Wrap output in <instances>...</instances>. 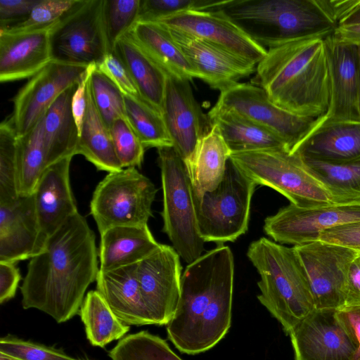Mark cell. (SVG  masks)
Instances as JSON below:
<instances>
[{
  "label": "cell",
  "mask_w": 360,
  "mask_h": 360,
  "mask_svg": "<svg viewBox=\"0 0 360 360\" xmlns=\"http://www.w3.org/2000/svg\"><path fill=\"white\" fill-rule=\"evenodd\" d=\"M95 234L78 212L30 259L20 287L23 309H36L57 323L79 314L84 294L99 271Z\"/></svg>",
  "instance_id": "obj_1"
},
{
  "label": "cell",
  "mask_w": 360,
  "mask_h": 360,
  "mask_svg": "<svg viewBox=\"0 0 360 360\" xmlns=\"http://www.w3.org/2000/svg\"><path fill=\"white\" fill-rule=\"evenodd\" d=\"M233 277V255L223 245L186 266L176 311L167 323L169 338L181 352H205L226 334L231 322Z\"/></svg>",
  "instance_id": "obj_2"
},
{
  "label": "cell",
  "mask_w": 360,
  "mask_h": 360,
  "mask_svg": "<svg viewBox=\"0 0 360 360\" xmlns=\"http://www.w3.org/2000/svg\"><path fill=\"white\" fill-rule=\"evenodd\" d=\"M250 83L292 113L316 119L325 116L330 78L323 39H298L267 49Z\"/></svg>",
  "instance_id": "obj_3"
},
{
  "label": "cell",
  "mask_w": 360,
  "mask_h": 360,
  "mask_svg": "<svg viewBox=\"0 0 360 360\" xmlns=\"http://www.w3.org/2000/svg\"><path fill=\"white\" fill-rule=\"evenodd\" d=\"M214 8L266 50L298 39H325L338 27L325 0H221Z\"/></svg>",
  "instance_id": "obj_4"
},
{
  "label": "cell",
  "mask_w": 360,
  "mask_h": 360,
  "mask_svg": "<svg viewBox=\"0 0 360 360\" xmlns=\"http://www.w3.org/2000/svg\"><path fill=\"white\" fill-rule=\"evenodd\" d=\"M247 256L256 268L260 303L286 333L315 309L304 268L294 248L265 237L250 243Z\"/></svg>",
  "instance_id": "obj_5"
},
{
  "label": "cell",
  "mask_w": 360,
  "mask_h": 360,
  "mask_svg": "<svg viewBox=\"0 0 360 360\" xmlns=\"http://www.w3.org/2000/svg\"><path fill=\"white\" fill-rule=\"evenodd\" d=\"M163 193L162 231L188 264L204 250L195 216L193 185L187 167L173 146L158 148Z\"/></svg>",
  "instance_id": "obj_6"
},
{
  "label": "cell",
  "mask_w": 360,
  "mask_h": 360,
  "mask_svg": "<svg viewBox=\"0 0 360 360\" xmlns=\"http://www.w3.org/2000/svg\"><path fill=\"white\" fill-rule=\"evenodd\" d=\"M256 186L229 158L218 186L200 198L193 194L198 231L205 242H233L246 233Z\"/></svg>",
  "instance_id": "obj_7"
},
{
  "label": "cell",
  "mask_w": 360,
  "mask_h": 360,
  "mask_svg": "<svg viewBox=\"0 0 360 360\" xmlns=\"http://www.w3.org/2000/svg\"><path fill=\"white\" fill-rule=\"evenodd\" d=\"M232 162L257 185L266 186L300 207L333 203L325 188L285 149H265L230 155Z\"/></svg>",
  "instance_id": "obj_8"
},
{
  "label": "cell",
  "mask_w": 360,
  "mask_h": 360,
  "mask_svg": "<svg viewBox=\"0 0 360 360\" xmlns=\"http://www.w3.org/2000/svg\"><path fill=\"white\" fill-rule=\"evenodd\" d=\"M157 192L136 167L108 173L96 187L90 202L99 233L116 226L148 224Z\"/></svg>",
  "instance_id": "obj_9"
},
{
  "label": "cell",
  "mask_w": 360,
  "mask_h": 360,
  "mask_svg": "<svg viewBox=\"0 0 360 360\" xmlns=\"http://www.w3.org/2000/svg\"><path fill=\"white\" fill-rule=\"evenodd\" d=\"M103 0H77L50 30L52 60L89 66L108 53L102 18Z\"/></svg>",
  "instance_id": "obj_10"
},
{
  "label": "cell",
  "mask_w": 360,
  "mask_h": 360,
  "mask_svg": "<svg viewBox=\"0 0 360 360\" xmlns=\"http://www.w3.org/2000/svg\"><path fill=\"white\" fill-rule=\"evenodd\" d=\"M216 105L233 109L280 137L292 153L319 124L321 117L292 113L273 103L252 83H237L221 91Z\"/></svg>",
  "instance_id": "obj_11"
},
{
  "label": "cell",
  "mask_w": 360,
  "mask_h": 360,
  "mask_svg": "<svg viewBox=\"0 0 360 360\" xmlns=\"http://www.w3.org/2000/svg\"><path fill=\"white\" fill-rule=\"evenodd\" d=\"M293 248L304 268L315 309L344 307L349 270L359 254L345 247L321 240Z\"/></svg>",
  "instance_id": "obj_12"
},
{
  "label": "cell",
  "mask_w": 360,
  "mask_h": 360,
  "mask_svg": "<svg viewBox=\"0 0 360 360\" xmlns=\"http://www.w3.org/2000/svg\"><path fill=\"white\" fill-rule=\"evenodd\" d=\"M356 221H360V202L313 207L290 203L267 217L263 228L275 242L295 246L318 240L328 229Z\"/></svg>",
  "instance_id": "obj_13"
},
{
  "label": "cell",
  "mask_w": 360,
  "mask_h": 360,
  "mask_svg": "<svg viewBox=\"0 0 360 360\" xmlns=\"http://www.w3.org/2000/svg\"><path fill=\"white\" fill-rule=\"evenodd\" d=\"M295 360H354L358 345L337 309H314L289 332Z\"/></svg>",
  "instance_id": "obj_14"
},
{
  "label": "cell",
  "mask_w": 360,
  "mask_h": 360,
  "mask_svg": "<svg viewBox=\"0 0 360 360\" xmlns=\"http://www.w3.org/2000/svg\"><path fill=\"white\" fill-rule=\"evenodd\" d=\"M87 68L51 60L29 79L13 97L8 119L18 138L34 127L61 93L80 82Z\"/></svg>",
  "instance_id": "obj_15"
},
{
  "label": "cell",
  "mask_w": 360,
  "mask_h": 360,
  "mask_svg": "<svg viewBox=\"0 0 360 360\" xmlns=\"http://www.w3.org/2000/svg\"><path fill=\"white\" fill-rule=\"evenodd\" d=\"M189 82L167 75L162 115L172 146L190 174L198 143L212 125L196 101Z\"/></svg>",
  "instance_id": "obj_16"
},
{
  "label": "cell",
  "mask_w": 360,
  "mask_h": 360,
  "mask_svg": "<svg viewBox=\"0 0 360 360\" xmlns=\"http://www.w3.org/2000/svg\"><path fill=\"white\" fill-rule=\"evenodd\" d=\"M180 256L167 245L160 244L137 264V278L145 304L154 324L167 325L179 300L181 279Z\"/></svg>",
  "instance_id": "obj_17"
},
{
  "label": "cell",
  "mask_w": 360,
  "mask_h": 360,
  "mask_svg": "<svg viewBox=\"0 0 360 360\" xmlns=\"http://www.w3.org/2000/svg\"><path fill=\"white\" fill-rule=\"evenodd\" d=\"M323 41L330 78V104L323 120L360 122L358 46L332 35Z\"/></svg>",
  "instance_id": "obj_18"
},
{
  "label": "cell",
  "mask_w": 360,
  "mask_h": 360,
  "mask_svg": "<svg viewBox=\"0 0 360 360\" xmlns=\"http://www.w3.org/2000/svg\"><path fill=\"white\" fill-rule=\"evenodd\" d=\"M157 22L220 46L256 65L266 53L265 49L217 8L183 12Z\"/></svg>",
  "instance_id": "obj_19"
},
{
  "label": "cell",
  "mask_w": 360,
  "mask_h": 360,
  "mask_svg": "<svg viewBox=\"0 0 360 360\" xmlns=\"http://www.w3.org/2000/svg\"><path fill=\"white\" fill-rule=\"evenodd\" d=\"M169 30L197 71L198 79L211 88L221 91L255 72L257 65L254 63L210 41L184 32Z\"/></svg>",
  "instance_id": "obj_20"
},
{
  "label": "cell",
  "mask_w": 360,
  "mask_h": 360,
  "mask_svg": "<svg viewBox=\"0 0 360 360\" xmlns=\"http://www.w3.org/2000/svg\"><path fill=\"white\" fill-rule=\"evenodd\" d=\"M46 243L32 194L0 203V262L16 264L31 259L43 250Z\"/></svg>",
  "instance_id": "obj_21"
},
{
  "label": "cell",
  "mask_w": 360,
  "mask_h": 360,
  "mask_svg": "<svg viewBox=\"0 0 360 360\" xmlns=\"http://www.w3.org/2000/svg\"><path fill=\"white\" fill-rule=\"evenodd\" d=\"M72 158H63L47 167L32 193L41 233L46 242L78 212L70 181Z\"/></svg>",
  "instance_id": "obj_22"
},
{
  "label": "cell",
  "mask_w": 360,
  "mask_h": 360,
  "mask_svg": "<svg viewBox=\"0 0 360 360\" xmlns=\"http://www.w3.org/2000/svg\"><path fill=\"white\" fill-rule=\"evenodd\" d=\"M50 29L10 32L0 30V81L31 78L51 59Z\"/></svg>",
  "instance_id": "obj_23"
},
{
  "label": "cell",
  "mask_w": 360,
  "mask_h": 360,
  "mask_svg": "<svg viewBox=\"0 0 360 360\" xmlns=\"http://www.w3.org/2000/svg\"><path fill=\"white\" fill-rule=\"evenodd\" d=\"M137 264L110 270L99 269L96 281V290L125 324H154L141 295Z\"/></svg>",
  "instance_id": "obj_24"
},
{
  "label": "cell",
  "mask_w": 360,
  "mask_h": 360,
  "mask_svg": "<svg viewBox=\"0 0 360 360\" xmlns=\"http://www.w3.org/2000/svg\"><path fill=\"white\" fill-rule=\"evenodd\" d=\"M292 153L323 161L357 158L360 157V122L325 121L321 117Z\"/></svg>",
  "instance_id": "obj_25"
},
{
  "label": "cell",
  "mask_w": 360,
  "mask_h": 360,
  "mask_svg": "<svg viewBox=\"0 0 360 360\" xmlns=\"http://www.w3.org/2000/svg\"><path fill=\"white\" fill-rule=\"evenodd\" d=\"M100 236V270L137 264L160 245L148 224L116 226L105 230Z\"/></svg>",
  "instance_id": "obj_26"
},
{
  "label": "cell",
  "mask_w": 360,
  "mask_h": 360,
  "mask_svg": "<svg viewBox=\"0 0 360 360\" xmlns=\"http://www.w3.org/2000/svg\"><path fill=\"white\" fill-rule=\"evenodd\" d=\"M128 33L167 75L188 81L198 78L197 71L165 24L138 21Z\"/></svg>",
  "instance_id": "obj_27"
},
{
  "label": "cell",
  "mask_w": 360,
  "mask_h": 360,
  "mask_svg": "<svg viewBox=\"0 0 360 360\" xmlns=\"http://www.w3.org/2000/svg\"><path fill=\"white\" fill-rule=\"evenodd\" d=\"M207 117L211 125L218 127L231 153L265 149L288 151L280 137L233 109L215 104Z\"/></svg>",
  "instance_id": "obj_28"
},
{
  "label": "cell",
  "mask_w": 360,
  "mask_h": 360,
  "mask_svg": "<svg viewBox=\"0 0 360 360\" xmlns=\"http://www.w3.org/2000/svg\"><path fill=\"white\" fill-rule=\"evenodd\" d=\"M77 84L61 93L41 118L47 167L76 155L79 133L72 115L71 102Z\"/></svg>",
  "instance_id": "obj_29"
},
{
  "label": "cell",
  "mask_w": 360,
  "mask_h": 360,
  "mask_svg": "<svg viewBox=\"0 0 360 360\" xmlns=\"http://www.w3.org/2000/svg\"><path fill=\"white\" fill-rule=\"evenodd\" d=\"M127 68L140 96L162 113L167 75L127 32L113 51Z\"/></svg>",
  "instance_id": "obj_30"
},
{
  "label": "cell",
  "mask_w": 360,
  "mask_h": 360,
  "mask_svg": "<svg viewBox=\"0 0 360 360\" xmlns=\"http://www.w3.org/2000/svg\"><path fill=\"white\" fill-rule=\"evenodd\" d=\"M230 155L231 151L218 127L212 124L198 143L189 174L195 197L200 198L218 186L225 174Z\"/></svg>",
  "instance_id": "obj_31"
},
{
  "label": "cell",
  "mask_w": 360,
  "mask_h": 360,
  "mask_svg": "<svg viewBox=\"0 0 360 360\" xmlns=\"http://www.w3.org/2000/svg\"><path fill=\"white\" fill-rule=\"evenodd\" d=\"M298 158L306 170L325 188L333 203L360 202V157L343 161Z\"/></svg>",
  "instance_id": "obj_32"
},
{
  "label": "cell",
  "mask_w": 360,
  "mask_h": 360,
  "mask_svg": "<svg viewBox=\"0 0 360 360\" xmlns=\"http://www.w3.org/2000/svg\"><path fill=\"white\" fill-rule=\"evenodd\" d=\"M78 154L84 156L98 170L110 173L123 169L116 155L110 129L94 103L89 82L86 111L76 150V155Z\"/></svg>",
  "instance_id": "obj_33"
},
{
  "label": "cell",
  "mask_w": 360,
  "mask_h": 360,
  "mask_svg": "<svg viewBox=\"0 0 360 360\" xmlns=\"http://www.w3.org/2000/svg\"><path fill=\"white\" fill-rule=\"evenodd\" d=\"M79 314L86 338L95 347H104L113 340L122 339L130 329L112 312L96 290L87 292Z\"/></svg>",
  "instance_id": "obj_34"
},
{
  "label": "cell",
  "mask_w": 360,
  "mask_h": 360,
  "mask_svg": "<svg viewBox=\"0 0 360 360\" xmlns=\"http://www.w3.org/2000/svg\"><path fill=\"white\" fill-rule=\"evenodd\" d=\"M47 167L41 119L25 136L18 138L17 185L19 195L33 193L42 173Z\"/></svg>",
  "instance_id": "obj_35"
},
{
  "label": "cell",
  "mask_w": 360,
  "mask_h": 360,
  "mask_svg": "<svg viewBox=\"0 0 360 360\" xmlns=\"http://www.w3.org/2000/svg\"><path fill=\"white\" fill-rule=\"evenodd\" d=\"M126 117L145 148L173 146L162 113L140 96L124 94Z\"/></svg>",
  "instance_id": "obj_36"
},
{
  "label": "cell",
  "mask_w": 360,
  "mask_h": 360,
  "mask_svg": "<svg viewBox=\"0 0 360 360\" xmlns=\"http://www.w3.org/2000/svg\"><path fill=\"white\" fill-rule=\"evenodd\" d=\"M108 356L111 360H182L164 340L145 330L120 339Z\"/></svg>",
  "instance_id": "obj_37"
},
{
  "label": "cell",
  "mask_w": 360,
  "mask_h": 360,
  "mask_svg": "<svg viewBox=\"0 0 360 360\" xmlns=\"http://www.w3.org/2000/svg\"><path fill=\"white\" fill-rule=\"evenodd\" d=\"M89 86L94 103L105 124L110 129L115 120L126 118L124 94L94 65L90 73Z\"/></svg>",
  "instance_id": "obj_38"
},
{
  "label": "cell",
  "mask_w": 360,
  "mask_h": 360,
  "mask_svg": "<svg viewBox=\"0 0 360 360\" xmlns=\"http://www.w3.org/2000/svg\"><path fill=\"white\" fill-rule=\"evenodd\" d=\"M18 136L8 119L0 124V203L19 196L17 185Z\"/></svg>",
  "instance_id": "obj_39"
},
{
  "label": "cell",
  "mask_w": 360,
  "mask_h": 360,
  "mask_svg": "<svg viewBox=\"0 0 360 360\" xmlns=\"http://www.w3.org/2000/svg\"><path fill=\"white\" fill-rule=\"evenodd\" d=\"M140 4L141 0H103L102 18L108 53L113 51L116 41L138 21Z\"/></svg>",
  "instance_id": "obj_40"
},
{
  "label": "cell",
  "mask_w": 360,
  "mask_h": 360,
  "mask_svg": "<svg viewBox=\"0 0 360 360\" xmlns=\"http://www.w3.org/2000/svg\"><path fill=\"white\" fill-rule=\"evenodd\" d=\"M109 129L122 167H141L146 148L127 120L123 117L115 120Z\"/></svg>",
  "instance_id": "obj_41"
},
{
  "label": "cell",
  "mask_w": 360,
  "mask_h": 360,
  "mask_svg": "<svg viewBox=\"0 0 360 360\" xmlns=\"http://www.w3.org/2000/svg\"><path fill=\"white\" fill-rule=\"evenodd\" d=\"M77 0H40L27 18L4 29L10 32H30L52 28L74 6Z\"/></svg>",
  "instance_id": "obj_42"
},
{
  "label": "cell",
  "mask_w": 360,
  "mask_h": 360,
  "mask_svg": "<svg viewBox=\"0 0 360 360\" xmlns=\"http://www.w3.org/2000/svg\"><path fill=\"white\" fill-rule=\"evenodd\" d=\"M221 2L214 0H141L138 21H159L183 12L213 9Z\"/></svg>",
  "instance_id": "obj_43"
},
{
  "label": "cell",
  "mask_w": 360,
  "mask_h": 360,
  "mask_svg": "<svg viewBox=\"0 0 360 360\" xmlns=\"http://www.w3.org/2000/svg\"><path fill=\"white\" fill-rule=\"evenodd\" d=\"M0 352L21 360H80L62 350L12 335L0 339Z\"/></svg>",
  "instance_id": "obj_44"
},
{
  "label": "cell",
  "mask_w": 360,
  "mask_h": 360,
  "mask_svg": "<svg viewBox=\"0 0 360 360\" xmlns=\"http://www.w3.org/2000/svg\"><path fill=\"white\" fill-rule=\"evenodd\" d=\"M96 68L125 95L140 96L127 68L114 52L108 53Z\"/></svg>",
  "instance_id": "obj_45"
},
{
  "label": "cell",
  "mask_w": 360,
  "mask_h": 360,
  "mask_svg": "<svg viewBox=\"0 0 360 360\" xmlns=\"http://www.w3.org/2000/svg\"><path fill=\"white\" fill-rule=\"evenodd\" d=\"M318 240L341 245L360 254V221L328 229L320 235Z\"/></svg>",
  "instance_id": "obj_46"
},
{
  "label": "cell",
  "mask_w": 360,
  "mask_h": 360,
  "mask_svg": "<svg viewBox=\"0 0 360 360\" xmlns=\"http://www.w3.org/2000/svg\"><path fill=\"white\" fill-rule=\"evenodd\" d=\"M40 0H0V29L25 20Z\"/></svg>",
  "instance_id": "obj_47"
},
{
  "label": "cell",
  "mask_w": 360,
  "mask_h": 360,
  "mask_svg": "<svg viewBox=\"0 0 360 360\" xmlns=\"http://www.w3.org/2000/svg\"><path fill=\"white\" fill-rule=\"evenodd\" d=\"M15 263L0 262V303L14 297L21 279Z\"/></svg>",
  "instance_id": "obj_48"
},
{
  "label": "cell",
  "mask_w": 360,
  "mask_h": 360,
  "mask_svg": "<svg viewBox=\"0 0 360 360\" xmlns=\"http://www.w3.org/2000/svg\"><path fill=\"white\" fill-rule=\"evenodd\" d=\"M94 65L95 64H91L88 66L86 71L80 82L78 83L72 97V112L79 136L87 107V84L91 69Z\"/></svg>",
  "instance_id": "obj_49"
},
{
  "label": "cell",
  "mask_w": 360,
  "mask_h": 360,
  "mask_svg": "<svg viewBox=\"0 0 360 360\" xmlns=\"http://www.w3.org/2000/svg\"><path fill=\"white\" fill-rule=\"evenodd\" d=\"M360 305V254L351 264L347 281L345 306Z\"/></svg>",
  "instance_id": "obj_50"
},
{
  "label": "cell",
  "mask_w": 360,
  "mask_h": 360,
  "mask_svg": "<svg viewBox=\"0 0 360 360\" xmlns=\"http://www.w3.org/2000/svg\"><path fill=\"white\" fill-rule=\"evenodd\" d=\"M337 311L349 326L356 341L358 348L354 360H360V305L346 306Z\"/></svg>",
  "instance_id": "obj_51"
},
{
  "label": "cell",
  "mask_w": 360,
  "mask_h": 360,
  "mask_svg": "<svg viewBox=\"0 0 360 360\" xmlns=\"http://www.w3.org/2000/svg\"><path fill=\"white\" fill-rule=\"evenodd\" d=\"M332 37L337 41L360 45V24L338 26Z\"/></svg>",
  "instance_id": "obj_52"
},
{
  "label": "cell",
  "mask_w": 360,
  "mask_h": 360,
  "mask_svg": "<svg viewBox=\"0 0 360 360\" xmlns=\"http://www.w3.org/2000/svg\"><path fill=\"white\" fill-rule=\"evenodd\" d=\"M360 24V1L346 16L339 22L338 26Z\"/></svg>",
  "instance_id": "obj_53"
},
{
  "label": "cell",
  "mask_w": 360,
  "mask_h": 360,
  "mask_svg": "<svg viewBox=\"0 0 360 360\" xmlns=\"http://www.w3.org/2000/svg\"><path fill=\"white\" fill-rule=\"evenodd\" d=\"M0 360H21L18 358L9 356L8 354L0 352Z\"/></svg>",
  "instance_id": "obj_54"
},
{
  "label": "cell",
  "mask_w": 360,
  "mask_h": 360,
  "mask_svg": "<svg viewBox=\"0 0 360 360\" xmlns=\"http://www.w3.org/2000/svg\"><path fill=\"white\" fill-rule=\"evenodd\" d=\"M358 46V60H359V79H360V45Z\"/></svg>",
  "instance_id": "obj_55"
}]
</instances>
